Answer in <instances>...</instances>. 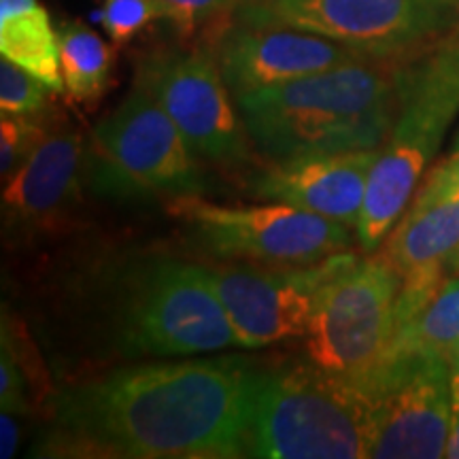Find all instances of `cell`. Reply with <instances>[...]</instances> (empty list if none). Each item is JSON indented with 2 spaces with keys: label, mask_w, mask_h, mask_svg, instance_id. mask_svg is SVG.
<instances>
[{
  "label": "cell",
  "mask_w": 459,
  "mask_h": 459,
  "mask_svg": "<svg viewBox=\"0 0 459 459\" xmlns=\"http://www.w3.org/2000/svg\"><path fill=\"white\" fill-rule=\"evenodd\" d=\"M51 117L54 113L34 115V117H20V115L0 117V177H3V183L11 179L32 156L34 149L48 134Z\"/></svg>",
  "instance_id": "21"
},
{
  "label": "cell",
  "mask_w": 459,
  "mask_h": 459,
  "mask_svg": "<svg viewBox=\"0 0 459 459\" xmlns=\"http://www.w3.org/2000/svg\"><path fill=\"white\" fill-rule=\"evenodd\" d=\"M400 62L359 56L330 71L237 99L249 139L271 162L383 147L398 113Z\"/></svg>",
  "instance_id": "2"
},
{
  "label": "cell",
  "mask_w": 459,
  "mask_h": 459,
  "mask_svg": "<svg viewBox=\"0 0 459 459\" xmlns=\"http://www.w3.org/2000/svg\"><path fill=\"white\" fill-rule=\"evenodd\" d=\"M134 82L152 91L198 158L228 170L249 162L254 143L209 49L149 51L136 65Z\"/></svg>",
  "instance_id": "11"
},
{
  "label": "cell",
  "mask_w": 459,
  "mask_h": 459,
  "mask_svg": "<svg viewBox=\"0 0 459 459\" xmlns=\"http://www.w3.org/2000/svg\"><path fill=\"white\" fill-rule=\"evenodd\" d=\"M83 152V136L54 115L32 156L3 183L4 240L30 243L65 228L82 203Z\"/></svg>",
  "instance_id": "14"
},
{
  "label": "cell",
  "mask_w": 459,
  "mask_h": 459,
  "mask_svg": "<svg viewBox=\"0 0 459 459\" xmlns=\"http://www.w3.org/2000/svg\"><path fill=\"white\" fill-rule=\"evenodd\" d=\"M457 115L459 28L400 62L398 113L372 169L355 230L366 254H375L404 213Z\"/></svg>",
  "instance_id": "4"
},
{
  "label": "cell",
  "mask_w": 459,
  "mask_h": 459,
  "mask_svg": "<svg viewBox=\"0 0 459 459\" xmlns=\"http://www.w3.org/2000/svg\"><path fill=\"white\" fill-rule=\"evenodd\" d=\"M238 0H158L162 20L183 39L196 37L204 28L234 15Z\"/></svg>",
  "instance_id": "23"
},
{
  "label": "cell",
  "mask_w": 459,
  "mask_h": 459,
  "mask_svg": "<svg viewBox=\"0 0 459 459\" xmlns=\"http://www.w3.org/2000/svg\"><path fill=\"white\" fill-rule=\"evenodd\" d=\"M51 94H56L41 79L26 73L7 57L0 60V111L3 115H34L51 113Z\"/></svg>",
  "instance_id": "20"
},
{
  "label": "cell",
  "mask_w": 459,
  "mask_h": 459,
  "mask_svg": "<svg viewBox=\"0 0 459 459\" xmlns=\"http://www.w3.org/2000/svg\"><path fill=\"white\" fill-rule=\"evenodd\" d=\"M0 54L56 94L65 91L57 30L39 0H0Z\"/></svg>",
  "instance_id": "17"
},
{
  "label": "cell",
  "mask_w": 459,
  "mask_h": 459,
  "mask_svg": "<svg viewBox=\"0 0 459 459\" xmlns=\"http://www.w3.org/2000/svg\"><path fill=\"white\" fill-rule=\"evenodd\" d=\"M111 334L126 358H187L237 347L209 266L166 255L145 260L122 279Z\"/></svg>",
  "instance_id": "5"
},
{
  "label": "cell",
  "mask_w": 459,
  "mask_h": 459,
  "mask_svg": "<svg viewBox=\"0 0 459 459\" xmlns=\"http://www.w3.org/2000/svg\"><path fill=\"white\" fill-rule=\"evenodd\" d=\"M158 0H102L99 20L113 48H124L153 20H160Z\"/></svg>",
  "instance_id": "24"
},
{
  "label": "cell",
  "mask_w": 459,
  "mask_h": 459,
  "mask_svg": "<svg viewBox=\"0 0 459 459\" xmlns=\"http://www.w3.org/2000/svg\"><path fill=\"white\" fill-rule=\"evenodd\" d=\"M445 457L459 459V366H451V406L449 436H446Z\"/></svg>",
  "instance_id": "26"
},
{
  "label": "cell",
  "mask_w": 459,
  "mask_h": 459,
  "mask_svg": "<svg viewBox=\"0 0 459 459\" xmlns=\"http://www.w3.org/2000/svg\"><path fill=\"white\" fill-rule=\"evenodd\" d=\"M232 20L319 34L402 62L457 30L459 9L449 0H238Z\"/></svg>",
  "instance_id": "8"
},
{
  "label": "cell",
  "mask_w": 459,
  "mask_h": 459,
  "mask_svg": "<svg viewBox=\"0 0 459 459\" xmlns=\"http://www.w3.org/2000/svg\"><path fill=\"white\" fill-rule=\"evenodd\" d=\"M402 283L383 251L358 257L321 294L304 334L307 358L347 381L378 368L398 334Z\"/></svg>",
  "instance_id": "9"
},
{
  "label": "cell",
  "mask_w": 459,
  "mask_h": 459,
  "mask_svg": "<svg viewBox=\"0 0 459 459\" xmlns=\"http://www.w3.org/2000/svg\"><path fill=\"white\" fill-rule=\"evenodd\" d=\"M245 457H368L364 402L347 378L304 361H254Z\"/></svg>",
  "instance_id": "3"
},
{
  "label": "cell",
  "mask_w": 459,
  "mask_h": 459,
  "mask_svg": "<svg viewBox=\"0 0 459 459\" xmlns=\"http://www.w3.org/2000/svg\"><path fill=\"white\" fill-rule=\"evenodd\" d=\"M453 152H459V136H457V141H455V147H453Z\"/></svg>",
  "instance_id": "27"
},
{
  "label": "cell",
  "mask_w": 459,
  "mask_h": 459,
  "mask_svg": "<svg viewBox=\"0 0 459 459\" xmlns=\"http://www.w3.org/2000/svg\"><path fill=\"white\" fill-rule=\"evenodd\" d=\"M83 186L99 198H179L206 192L198 156L145 85L102 117L85 141Z\"/></svg>",
  "instance_id": "6"
},
{
  "label": "cell",
  "mask_w": 459,
  "mask_h": 459,
  "mask_svg": "<svg viewBox=\"0 0 459 459\" xmlns=\"http://www.w3.org/2000/svg\"><path fill=\"white\" fill-rule=\"evenodd\" d=\"M381 147L271 162L257 172L251 192L264 203H281L358 230L372 169Z\"/></svg>",
  "instance_id": "16"
},
{
  "label": "cell",
  "mask_w": 459,
  "mask_h": 459,
  "mask_svg": "<svg viewBox=\"0 0 459 459\" xmlns=\"http://www.w3.org/2000/svg\"><path fill=\"white\" fill-rule=\"evenodd\" d=\"M358 255L342 251L308 266H255L220 262L211 283L226 308L237 347L260 349L304 338L324 290Z\"/></svg>",
  "instance_id": "12"
},
{
  "label": "cell",
  "mask_w": 459,
  "mask_h": 459,
  "mask_svg": "<svg viewBox=\"0 0 459 459\" xmlns=\"http://www.w3.org/2000/svg\"><path fill=\"white\" fill-rule=\"evenodd\" d=\"M449 3H451V4H455V7L459 9V0H449Z\"/></svg>",
  "instance_id": "28"
},
{
  "label": "cell",
  "mask_w": 459,
  "mask_h": 459,
  "mask_svg": "<svg viewBox=\"0 0 459 459\" xmlns=\"http://www.w3.org/2000/svg\"><path fill=\"white\" fill-rule=\"evenodd\" d=\"M20 415L13 412H0V457L11 459L20 449L22 436H24V428H22Z\"/></svg>",
  "instance_id": "25"
},
{
  "label": "cell",
  "mask_w": 459,
  "mask_h": 459,
  "mask_svg": "<svg viewBox=\"0 0 459 459\" xmlns=\"http://www.w3.org/2000/svg\"><path fill=\"white\" fill-rule=\"evenodd\" d=\"M211 54L234 100L364 56L319 34L240 22H232L217 34Z\"/></svg>",
  "instance_id": "15"
},
{
  "label": "cell",
  "mask_w": 459,
  "mask_h": 459,
  "mask_svg": "<svg viewBox=\"0 0 459 459\" xmlns=\"http://www.w3.org/2000/svg\"><path fill=\"white\" fill-rule=\"evenodd\" d=\"M381 251L404 281L400 332L446 279L459 274V152H451L417 187Z\"/></svg>",
  "instance_id": "13"
},
{
  "label": "cell",
  "mask_w": 459,
  "mask_h": 459,
  "mask_svg": "<svg viewBox=\"0 0 459 459\" xmlns=\"http://www.w3.org/2000/svg\"><path fill=\"white\" fill-rule=\"evenodd\" d=\"M34 404H37V398H32L30 378L22 364L13 338L3 325V334H0V411L30 417Z\"/></svg>",
  "instance_id": "22"
},
{
  "label": "cell",
  "mask_w": 459,
  "mask_h": 459,
  "mask_svg": "<svg viewBox=\"0 0 459 459\" xmlns=\"http://www.w3.org/2000/svg\"><path fill=\"white\" fill-rule=\"evenodd\" d=\"M398 347L440 355L449 368L459 366V274L446 279L417 317L395 334L392 349Z\"/></svg>",
  "instance_id": "19"
},
{
  "label": "cell",
  "mask_w": 459,
  "mask_h": 459,
  "mask_svg": "<svg viewBox=\"0 0 459 459\" xmlns=\"http://www.w3.org/2000/svg\"><path fill=\"white\" fill-rule=\"evenodd\" d=\"M60 73L65 91L73 105H96L111 85L115 49L83 22H66L57 28Z\"/></svg>",
  "instance_id": "18"
},
{
  "label": "cell",
  "mask_w": 459,
  "mask_h": 459,
  "mask_svg": "<svg viewBox=\"0 0 459 459\" xmlns=\"http://www.w3.org/2000/svg\"><path fill=\"white\" fill-rule=\"evenodd\" d=\"M254 361H145L62 389L32 457H245Z\"/></svg>",
  "instance_id": "1"
},
{
  "label": "cell",
  "mask_w": 459,
  "mask_h": 459,
  "mask_svg": "<svg viewBox=\"0 0 459 459\" xmlns=\"http://www.w3.org/2000/svg\"><path fill=\"white\" fill-rule=\"evenodd\" d=\"M351 383L364 402L368 457H445L451 368L440 355L392 349L378 368Z\"/></svg>",
  "instance_id": "10"
},
{
  "label": "cell",
  "mask_w": 459,
  "mask_h": 459,
  "mask_svg": "<svg viewBox=\"0 0 459 459\" xmlns=\"http://www.w3.org/2000/svg\"><path fill=\"white\" fill-rule=\"evenodd\" d=\"M189 243L217 262L308 266L349 251L351 228L281 203L226 206L189 194L166 200Z\"/></svg>",
  "instance_id": "7"
}]
</instances>
